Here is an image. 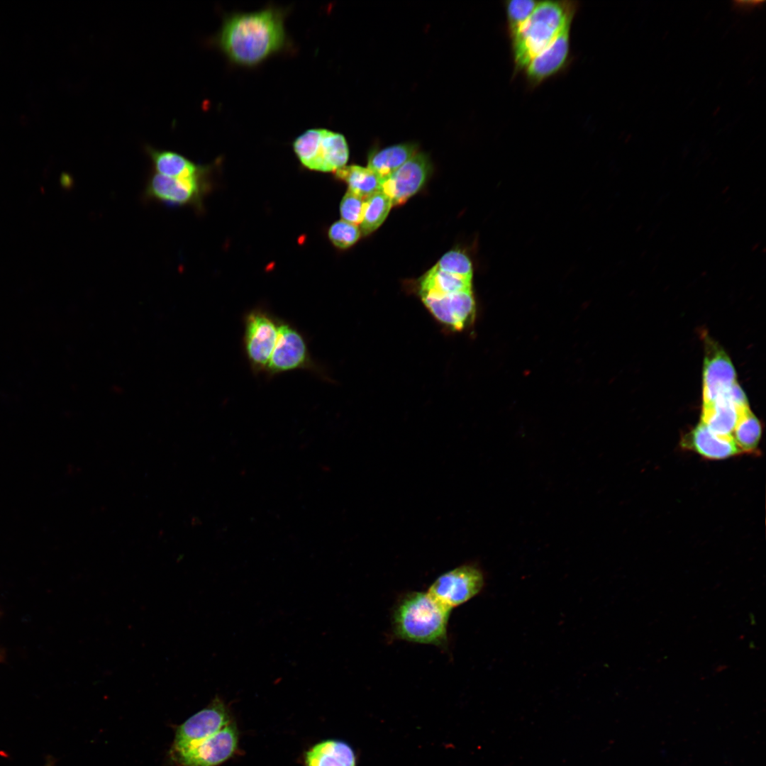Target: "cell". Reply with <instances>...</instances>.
Instances as JSON below:
<instances>
[{
	"instance_id": "8992f818",
	"label": "cell",
	"mask_w": 766,
	"mask_h": 766,
	"mask_svg": "<svg viewBox=\"0 0 766 766\" xmlns=\"http://www.w3.org/2000/svg\"><path fill=\"white\" fill-rule=\"evenodd\" d=\"M231 722L228 709L218 697L178 726L172 753L186 750L219 731Z\"/></svg>"
},
{
	"instance_id": "3957f363",
	"label": "cell",
	"mask_w": 766,
	"mask_h": 766,
	"mask_svg": "<svg viewBox=\"0 0 766 766\" xmlns=\"http://www.w3.org/2000/svg\"><path fill=\"white\" fill-rule=\"evenodd\" d=\"M450 611L427 592L409 593L394 611V633L407 641L443 645L447 642Z\"/></svg>"
},
{
	"instance_id": "7c38bea8",
	"label": "cell",
	"mask_w": 766,
	"mask_h": 766,
	"mask_svg": "<svg viewBox=\"0 0 766 766\" xmlns=\"http://www.w3.org/2000/svg\"><path fill=\"white\" fill-rule=\"evenodd\" d=\"M305 340L287 323L279 325L277 341L267 370L272 374L306 367L310 364Z\"/></svg>"
},
{
	"instance_id": "7a4b0ae2",
	"label": "cell",
	"mask_w": 766,
	"mask_h": 766,
	"mask_svg": "<svg viewBox=\"0 0 766 766\" xmlns=\"http://www.w3.org/2000/svg\"><path fill=\"white\" fill-rule=\"evenodd\" d=\"M572 1H539L535 10L511 41L515 72L550 45L567 27L578 9Z\"/></svg>"
},
{
	"instance_id": "ffe728a7",
	"label": "cell",
	"mask_w": 766,
	"mask_h": 766,
	"mask_svg": "<svg viewBox=\"0 0 766 766\" xmlns=\"http://www.w3.org/2000/svg\"><path fill=\"white\" fill-rule=\"evenodd\" d=\"M472 290V280L459 277L433 266L419 279V296H437Z\"/></svg>"
},
{
	"instance_id": "5bb4252c",
	"label": "cell",
	"mask_w": 766,
	"mask_h": 766,
	"mask_svg": "<svg viewBox=\"0 0 766 766\" xmlns=\"http://www.w3.org/2000/svg\"><path fill=\"white\" fill-rule=\"evenodd\" d=\"M681 446L710 460H723L742 453L732 435H717L701 422L682 438Z\"/></svg>"
},
{
	"instance_id": "30bf717a",
	"label": "cell",
	"mask_w": 766,
	"mask_h": 766,
	"mask_svg": "<svg viewBox=\"0 0 766 766\" xmlns=\"http://www.w3.org/2000/svg\"><path fill=\"white\" fill-rule=\"evenodd\" d=\"M420 297L432 316L453 331L465 328L474 318L475 301L472 290Z\"/></svg>"
},
{
	"instance_id": "277c9868",
	"label": "cell",
	"mask_w": 766,
	"mask_h": 766,
	"mask_svg": "<svg viewBox=\"0 0 766 766\" xmlns=\"http://www.w3.org/2000/svg\"><path fill=\"white\" fill-rule=\"evenodd\" d=\"M300 162L311 170L335 172L344 167L349 157L345 137L323 128H313L303 133L293 143Z\"/></svg>"
},
{
	"instance_id": "9a60e30c",
	"label": "cell",
	"mask_w": 766,
	"mask_h": 766,
	"mask_svg": "<svg viewBox=\"0 0 766 766\" xmlns=\"http://www.w3.org/2000/svg\"><path fill=\"white\" fill-rule=\"evenodd\" d=\"M736 382V372L726 354L720 350L709 353L704 367L703 405L713 403Z\"/></svg>"
},
{
	"instance_id": "9c48e42d",
	"label": "cell",
	"mask_w": 766,
	"mask_h": 766,
	"mask_svg": "<svg viewBox=\"0 0 766 766\" xmlns=\"http://www.w3.org/2000/svg\"><path fill=\"white\" fill-rule=\"evenodd\" d=\"M431 166L427 155L417 152L382 179L381 191L391 199L393 206L401 205L424 186L431 174Z\"/></svg>"
},
{
	"instance_id": "7402d4cb",
	"label": "cell",
	"mask_w": 766,
	"mask_h": 766,
	"mask_svg": "<svg viewBox=\"0 0 766 766\" xmlns=\"http://www.w3.org/2000/svg\"><path fill=\"white\" fill-rule=\"evenodd\" d=\"M733 433V440L742 453H755L762 428L759 420L749 408L740 413Z\"/></svg>"
},
{
	"instance_id": "603a6c76",
	"label": "cell",
	"mask_w": 766,
	"mask_h": 766,
	"mask_svg": "<svg viewBox=\"0 0 766 766\" xmlns=\"http://www.w3.org/2000/svg\"><path fill=\"white\" fill-rule=\"evenodd\" d=\"M392 206L391 199L382 191L367 197L360 225L361 235H367L376 231L385 221Z\"/></svg>"
},
{
	"instance_id": "2e32d148",
	"label": "cell",
	"mask_w": 766,
	"mask_h": 766,
	"mask_svg": "<svg viewBox=\"0 0 766 766\" xmlns=\"http://www.w3.org/2000/svg\"><path fill=\"white\" fill-rule=\"evenodd\" d=\"M304 762L306 766H357V755L346 742L327 739L307 750Z\"/></svg>"
},
{
	"instance_id": "d6986e66",
	"label": "cell",
	"mask_w": 766,
	"mask_h": 766,
	"mask_svg": "<svg viewBox=\"0 0 766 766\" xmlns=\"http://www.w3.org/2000/svg\"><path fill=\"white\" fill-rule=\"evenodd\" d=\"M417 152L418 147L415 143H405L391 145L371 152L368 156L367 167L383 179Z\"/></svg>"
},
{
	"instance_id": "d4e9b609",
	"label": "cell",
	"mask_w": 766,
	"mask_h": 766,
	"mask_svg": "<svg viewBox=\"0 0 766 766\" xmlns=\"http://www.w3.org/2000/svg\"><path fill=\"white\" fill-rule=\"evenodd\" d=\"M436 266L439 270L472 280V265L470 257L458 250H452L445 253L438 261Z\"/></svg>"
},
{
	"instance_id": "83f0119b",
	"label": "cell",
	"mask_w": 766,
	"mask_h": 766,
	"mask_svg": "<svg viewBox=\"0 0 766 766\" xmlns=\"http://www.w3.org/2000/svg\"><path fill=\"white\" fill-rule=\"evenodd\" d=\"M45 766H52V763L50 761Z\"/></svg>"
},
{
	"instance_id": "ac0fdd59",
	"label": "cell",
	"mask_w": 766,
	"mask_h": 766,
	"mask_svg": "<svg viewBox=\"0 0 766 766\" xmlns=\"http://www.w3.org/2000/svg\"><path fill=\"white\" fill-rule=\"evenodd\" d=\"M740 409L723 395L713 403L703 405L701 423L717 435H732L740 413Z\"/></svg>"
},
{
	"instance_id": "4316f807",
	"label": "cell",
	"mask_w": 766,
	"mask_h": 766,
	"mask_svg": "<svg viewBox=\"0 0 766 766\" xmlns=\"http://www.w3.org/2000/svg\"><path fill=\"white\" fill-rule=\"evenodd\" d=\"M365 206V199L348 189L340 205L342 220L356 226L360 225Z\"/></svg>"
},
{
	"instance_id": "484cf974",
	"label": "cell",
	"mask_w": 766,
	"mask_h": 766,
	"mask_svg": "<svg viewBox=\"0 0 766 766\" xmlns=\"http://www.w3.org/2000/svg\"><path fill=\"white\" fill-rule=\"evenodd\" d=\"M361 231L358 226L343 220L333 223L328 231V237L332 243L338 248L345 249L353 245L360 238Z\"/></svg>"
},
{
	"instance_id": "52a82bcc",
	"label": "cell",
	"mask_w": 766,
	"mask_h": 766,
	"mask_svg": "<svg viewBox=\"0 0 766 766\" xmlns=\"http://www.w3.org/2000/svg\"><path fill=\"white\" fill-rule=\"evenodd\" d=\"M238 740V730L231 721L196 745L172 755L182 766H217L233 755Z\"/></svg>"
},
{
	"instance_id": "4fadbf2b",
	"label": "cell",
	"mask_w": 766,
	"mask_h": 766,
	"mask_svg": "<svg viewBox=\"0 0 766 766\" xmlns=\"http://www.w3.org/2000/svg\"><path fill=\"white\" fill-rule=\"evenodd\" d=\"M570 28H565L528 63L523 71L530 86L540 84L567 67L570 54Z\"/></svg>"
},
{
	"instance_id": "44dd1931",
	"label": "cell",
	"mask_w": 766,
	"mask_h": 766,
	"mask_svg": "<svg viewBox=\"0 0 766 766\" xmlns=\"http://www.w3.org/2000/svg\"><path fill=\"white\" fill-rule=\"evenodd\" d=\"M335 172L336 177L348 184V190L364 199L381 191L382 179L367 167L345 165Z\"/></svg>"
},
{
	"instance_id": "8fae6325",
	"label": "cell",
	"mask_w": 766,
	"mask_h": 766,
	"mask_svg": "<svg viewBox=\"0 0 766 766\" xmlns=\"http://www.w3.org/2000/svg\"><path fill=\"white\" fill-rule=\"evenodd\" d=\"M200 192L199 176L174 178L152 172L146 182L144 195L148 200L175 208L195 204Z\"/></svg>"
},
{
	"instance_id": "6da1fadb",
	"label": "cell",
	"mask_w": 766,
	"mask_h": 766,
	"mask_svg": "<svg viewBox=\"0 0 766 766\" xmlns=\"http://www.w3.org/2000/svg\"><path fill=\"white\" fill-rule=\"evenodd\" d=\"M283 16L274 9L227 18L216 41L234 62L255 65L281 49L285 41Z\"/></svg>"
},
{
	"instance_id": "cb8c5ba5",
	"label": "cell",
	"mask_w": 766,
	"mask_h": 766,
	"mask_svg": "<svg viewBox=\"0 0 766 766\" xmlns=\"http://www.w3.org/2000/svg\"><path fill=\"white\" fill-rule=\"evenodd\" d=\"M539 1L508 0L504 2L506 32L511 40L528 21Z\"/></svg>"
},
{
	"instance_id": "ba28073f",
	"label": "cell",
	"mask_w": 766,
	"mask_h": 766,
	"mask_svg": "<svg viewBox=\"0 0 766 766\" xmlns=\"http://www.w3.org/2000/svg\"><path fill=\"white\" fill-rule=\"evenodd\" d=\"M279 325L272 316L261 310H253L246 316L245 349L254 370L267 369L277 341Z\"/></svg>"
},
{
	"instance_id": "e0dca14e",
	"label": "cell",
	"mask_w": 766,
	"mask_h": 766,
	"mask_svg": "<svg viewBox=\"0 0 766 766\" xmlns=\"http://www.w3.org/2000/svg\"><path fill=\"white\" fill-rule=\"evenodd\" d=\"M153 172L174 178H190L201 175L202 170L182 154L169 150H162L147 145L145 147Z\"/></svg>"
},
{
	"instance_id": "5b68a950",
	"label": "cell",
	"mask_w": 766,
	"mask_h": 766,
	"mask_svg": "<svg viewBox=\"0 0 766 766\" xmlns=\"http://www.w3.org/2000/svg\"><path fill=\"white\" fill-rule=\"evenodd\" d=\"M484 585L482 568L476 563H466L440 575L427 592L452 610L479 594Z\"/></svg>"
}]
</instances>
